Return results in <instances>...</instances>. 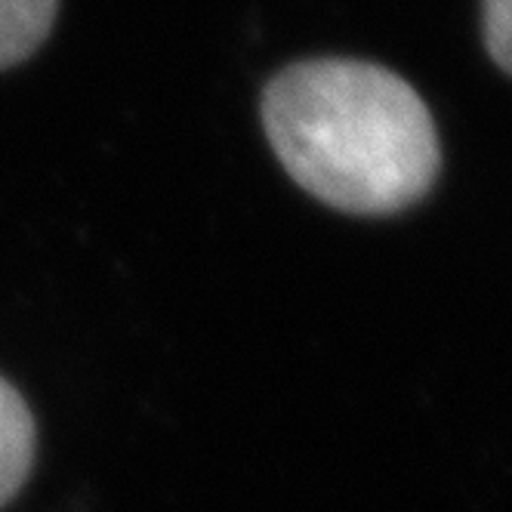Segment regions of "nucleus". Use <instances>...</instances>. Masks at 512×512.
<instances>
[{"instance_id":"1","label":"nucleus","mask_w":512,"mask_h":512,"mask_svg":"<svg viewBox=\"0 0 512 512\" xmlns=\"http://www.w3.org/2000/svg\"><path fill=\"white\" fill-rule=\"evenodd\" d=\"M260 115L290 179L343 213L405 210L432 189L442 167L426 102L405 78L374 62L287 65L266 84Z\"/></svg>"},{"instance_id":"2","label":"nucleus","mask_w":512,"mask_h":512,"mask_svg":"<svg viewBox=\"0 0 512 512\" xmlns=\"http://www.w3.org/2000/svg\"><path fill=\"white\" fill-rule=\"evenodd\" d=\"M38 454V426L22 392L0 377V509L28 482Z\"/></svg>"},{"instance_id":"3","label":"nucleus","mask_w":512,"mask_h":512,"mask_svg":"<svg viewBox=\"0 0 512 512\" xmlns=\"http://www.w3.org/2000/svg\"><path fill=\"white\" fill-rule=\"evenodd\" d=\"M59 16V0H0V71L41 50Z\"/></svg>"},{"instance_id":"4","label":"nucleus","mask_w":512,"mask_h":512,"mask_svg":"<svg viewBox=\"0 0 512 512\" xmlns=\"http://www.w3.org/2000/svg\"><path fill=\"white\" fill-rule=\"evenodd\" d=\"M485 44L491 59L512 75V0H485Z\"/></svg>"}]
</instances>
